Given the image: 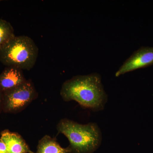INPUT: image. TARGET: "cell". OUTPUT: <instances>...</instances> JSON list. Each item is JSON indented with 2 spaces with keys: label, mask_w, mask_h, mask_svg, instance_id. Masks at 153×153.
Segmentation results:
<instances>
[{
  "label": "cell",
  "mask_w": 153,
  "mask_h": 153,
  "mask_svg": "<svg viewBox=\"0 0 153 153\" xmlns=\"http://www.w3.org/2000/svg\"><path fill=\"white\" fill-rule=\"evenodd\" d=\"M26 81L22 69L6 67L0 74V88L4 93L16 88Z\"/></svg>",
  "instance_id": "cell-6"
},
{
  "label": "cell",
  "mask_w": 153,
  "mask_h": 153,
  "mask_svg": "<svg viewBox=\"0 0 153 153\" xmlns=\"http://www.w3.org/2000/svg\"><path fill=\"white\" fill-rule=\"evenodd\" d=\"M0 153H9L7 146L1 139H0Z\"/></svg>",
  "instance_id": "cell-10"
},
{
  "label": "cell",
  "mask_w": 153,
  "mask_h": 153,
  "mask_svg": "<svg viewBox=\"0 0 153 153\" xmlns=\"http://www.w3.org/2000/svg\"><path fill=\"white\" fill-rule=\"evenodd\" d=\"M36 153H69V151L60 146L55 139L46 135L39 141Z\"/></svg>",
  "instance_id": "cell-8"
},
{
  "label": "cell",
  "mask_w": 153,
  "mask_h": 153,
  "mask_svg": "<svg viewBox=\"0 0 153 153\" xmlns=\"http://www.w3.org/2000/svg\"><path fill=\"white\" fill-rule=\"evenodd\" d=\"M3 98H4V93L0 88V113L3 112Z\"/></svg>",
  "instance_id": "cell-11"
},
{
  "label": "cell",
  "mask_w": 153,
  "mask_h": 153,
  "mask_svg": "<svg viewBox=\"0 0 153 153\" xmlns=\"http://www.w3.org/2000/svg\"><path fill=\"white\" fill-rule=\"evenodd\" d=\"M3 93V111L8 113L22 111L38 97L34 84L30 80Z\"/></svg>",
  "instance_id": "cell-4"
},
{
  "label": "cell",
  "mask_w": 153,
  "mask_h": 153,
  "mask_svg": "<svg viewBox=\"0 0 153 153\" xmlns=\"http://www.w3.org/2000/svg\"><path fill=\"white\" fill-rule=\"evenodd\" d=\"M38 48L29 36H16L0 49V61L7 67L30 70L36 64Z\"/></svg>",
  "instance_id": "cell-3"
},
{
  "label": "cell",
  "mask_w": 153,
  "mask_h": 153,
  "mask_svg": "<svg viewBox=\"0 0 153 153\" xmlns=\"http://www.w3.org/2000/svg\"><path fill=\"white\" fill-rule=\"evenodd\" d=\"M13 26L10 22L0 19V49L16 37Z\"/></svg>",
  "instance_id": "cell-9"
},
{
  "label": "cell",
  "mask_w": 153,
  "mask_h": 153,
  "mask_svg": "<svg viewBox=\"0 0 153 153\" xmlns=\"http://www.w3.org/2000/svg\"><path fill=\"white\" fill-rule=\"evenodd\" d=\"M60 94L64 101H76L83 107L95 111L104 109L108 100L101 76L97 73L77 75L66 80Z\"/></svg>",
  "instance_id": "cell-1"
},
{
  "label": "cell",
  "mask_w": 153,
  "mask_h": 153,
  "mask_svg": "<svg viewBox=\"0 0 153 153\" xmlns=\"http://www.w3.org/2000/svg\"><path fill=\"white\" fill-rule=\"evenodd\" d=\"M1 139L5 144L9 153H35L31 150L19 134L5 130L1 132Z\"/></svg>",
  "instance_id": "cell-7"
},
{
  "label": "cell",
  "mask_w": 153,
  "mask_h": 153,
  "mask_svg": "<svg viewBox=\"0 0 153 153\" xmlns=\"http://www.w3.org/2000/svg\"><path fill=\"white\" fill-rule=\"evenodd\" d=\"M153 65V47H143L135 51L115 73L117 77Z\"/></svg>",
  "instance_id": "cell-5"
},
{
  "label": "cell",
  "mask_w": 153,
  "mask_h": 153,
  "mask_svg": "<svg viewBox=\"0 0 153 153\" xmlns=\"http://www.w3.org/2000/svg\"><path fill=\"white\" fill-rule=\"evenodd\" d=\"M57 129L69 141V153H92L101 145L102 133L96 123L81 124L64 119L57 124Z\"/></svg>",
  "instance_id": "cell-2"
}]
</instances>
